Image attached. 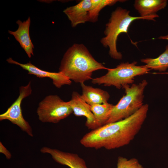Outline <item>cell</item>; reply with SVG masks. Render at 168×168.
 <instances>
[{
    "instance_id": "18",
    "label": "cell",
    "mask_w": 168,
    "mask_h": 168,
    "mask_svg": "<svg viewBox=\"0 0 168 168\" xmlns=\"http://www.w3.org/2000/svg\"><path fill=\"white\" fill-rule=\"evenodd\" d=\"M0 152L3 154L8 159H10L11 157V153L1 142H0Z\"/></svg>"
},
{
    "instance_id": "2",
    "label": "cell",
    "mask_w": 168,
    "mask_h": 168,
    "mask_svg": "<svg viewBox=\"0 0 168 168\" xmlns=\"http://www.w3.org/2000/svg\"><path fill=\"white\" fill-rule=\"evenodd\" d=\"M109 69L96 60L83 44H74L64 53L59 72L71 80L81 84L91 79L93 72Z\"/></svg>"
},
{
    "instance_id": "19",
    "label": "cell",
    "mask_w": 168,
    "mask_h": 168,
    "mask_svg": "<svg viewBox=\"0 0 168 168\" xmlns=\"http://www.w3.org/2000/svg\"><path fill=\"white\" fill-rule=\"evenodd\" d=\"M158 39H159L168 40V33L167 35H165L160 36L158 38Z\"/></svg>"
},
{
    "instance_id": "7",
    "label": "cell",
    "mask_w": 168,
    "mask_h": 168,
    "mask_svg": "<svg viewBox=\"0 0 168 168\" xmlns=\"http://www.w3.org/2000/svg\"><path fill=\"white\" fill-rule=\"evenodd\" d=\"M73 111L68 102L57 95L46 96L39 104L36 113L43 123H57L69 116Z\"/></svg>"
},
{
    "instance_id": "20",
    "label": "cell",
    "mask_w": 168,
    "mask_h": 168,
    "mask_svg": "<svg viewBox=\"0 0 168 168\" xmlns=\"http://www.w3.org/2000/svg\"><path fill=\"white\" fill-rule=\"evenodd\" d=\"M157 73L168 74V72H160V73Z\"/></svg>"
},
{
    "instance_id": "10",
    "label": "cell",
    "mask_w": 168,
    "mask_h": 168,
    "mask_svg": "<svg viewBox=\"0 0 168 168\" xmlns=\"http://www.w3.org/2000/svg\"><path fill=\"white\" fill-rule=\"evenodd\" d=\"M68 102L75 116L86 117V125L89 128L94 130L99 127L91 110L90 105L83 99L81 95L77 92L73 91L71 99Z\"/></svg>"
},
{
    "instance_id": "5",
    "label": "cell",
    "mask_w": 168,
    "mask_h": 168,
    "mask_svg": "<svg viewBox=\"0 0 168 168\" xmlns=\"http://www.w3.org/2000/svg\"><path fill=\"white\" fill-rule=\"evenodd\" d=\"M134 61L120 63L114 68H109L104 75L92 79L93 84L113 86L120 89L125 85L133 84L136 77L148 73L151 70L143 66H137Z\"/></svg>"
},
{
    "instance_id": "17",
    "label": "cell",
    "mask_w": 168,
    "mask_h": 168,
    "mask_svg": "<svg viewBox=\"0 0 168 168\" xmlns=\"http://www.w3.org/2000/svg\"><path fill=\"white\" fill-rule=\"evenodd\" d=\"M117 168H143L142 165L135 158L129 159L122 156L118 157Z\"/></svg>"
},
{
    "instance_id": "4",
    "label": "cell",
    "mask_w": 168,
    "mask_h": 168,
    "mask_svg": "<svg viewBox=\"0 0 168 168\" xmlns=\"http://www.w3.org/2000/svg\"><path fill=\"white\" fill-rule=\"evenodd\" d=\"M147 84L146 80L144 79L138 84L123 86L125 95L114 105L106 124L127 118L138 111L143 105V93Z\"/></svg>"
},
{
    "instance_id": "11",
    "label": "cell",
    "mask_w": 168,
    "mask_h": 168,
    "mask_svg": "<svg viewBox=\"0 0 168 168\" xmlns=\"http://www.w3.org/2000/svg\"><path fill=\"white\" fill-rule=\"evenodd\" d=\"M40 151L42 153L50 154L55 161L70 168H87L84 160L77 154L65 152L46 147H42Z\"/></svg>"
},
{
    "instance_id": "14",
    "label": "cell",
    "mask_w": 168,
    "mask_h": 168,
    "mask_svg": "<svg viewBox=\"0 0 168 168\" xmlns=\"http://www.w3.org/2000/svg\"><path fill=\"white\" fill-rule=\"evenodd\" d=\"M166 0H136L133 6L140 16L144 17L156 14L167 6Z\"/></svg>"
},
{
    "instance_id": "16",
    "label": "cell",
    "mask_w": 168,
    "mask_h": 168,
    "mask_svg": "<svg viewBox=\"0 0 168 168\" xmlns=\"http://www.w3.org/2000/svg\"><path fill=\"white\" fill-rule=\"evenodd\" d=\"M113 106L108 102L90 105L91 110L99 127L106 124Z\"/></svg>"
},
{
    "instance_id": "9",
    "label": "cell",
    "mask_w": 168,
    "mask_h": 168,
    "mask_svg": "<svg viewBox=\"0 0 168 168\" xmlns=\"http://www.w3.org/2000/svg\"><path fill=\"white\" fill-rule=\"evenodd\" d=\"M6 61L9 63L20 66L23 69L27 71L29 74L35 75L39 78H50L52 80L53 84L58 88H60L64 85H71L72 83L71 80L59 72H53L44 71L37 68L30 62L21 63L14 60L11 58L7 59Z\"/></svg>"
},
{
    "instance_id": "8",
    "label": "cell",
    "mask_w": 168,
    "mask_h": 168,
    "mask_svg": "<svg viewBox=\"0 0 168 168\" xmlns=\"http://www.w3.org/2000/svg\"><path fill=\"white\" fill-rule=\"evenodd\" d=\"M19 91V95L16 100L4 113L0 115V120H8L18 126L29 135L33 137L31 127L24 118L21 106L23 100L32 93L31 82L25 86H20Z\"/></svg>"
},
{
    "instance_id": "6",
    "label": "cell",
    "mask_w": 168,
    "mask_h": 168,
    "mask_svg": "<svg viewBox=\"0 0 168 168\" xmlns=\"http://www.w3.org/2000/svg\"><path fill=\"white\" fill-rule=\"evenodd\" d=\"M125 0H83L77 4L67 7L63 12L74 27L86 22H95L98 20L100 11L107 6H111L117 2Z\"/></svg>"
},
{
    "instance_id": "3",
    "label": "cell",
    "mask_w": 168,
    "mask_h": 168,
    "mask_svg": "<svg viewBox=\"0 0 168 168\" xmlns=\"http://www.w3.org/2000/svg\"><path fill=\"white\" fill-rule=\"evenodd\" d=\"M130 11L121 7H117L113 11L108 22L105 25V36L102 38L100 42L103 46L109 48V54L113 58L121 60L122 55L117 48V42L119 35L123 33H127L131 24L134 21L143 19L155 21L158 17L157 14L142 17L134 16L130 15Z\"/></svg>"
},
{
    "instance_id": "13",
    "label": "cell",
    "mask_w": 168,
    "mask_h": 168,
    "mask_svg": "<svg viewBox=\"0 0 168 168\" xmlns=\"http://www.w3.org/2000/svg\"><path fill=\"white\" fill-rule=\"evenodd\" d=\"M82 90V97L90 105L108 102L110 96L106 91L99 88L81 84Z\"/></svg>"
},
{
    "instance_id": "12",
    "label": "cell",
    "mask_w": 168,
    "mask_h": 168,
    "mask_svg": "<svg viewBox=\"0 0 168 168\" xmlns=\"http://www.w3.org/2000/svg\"><path fill=\"white\" fill-rule=\"evenodd\" d=\"M31 20L29 17L23 21L18 20L16 22L18 25L17 30L15 31L8 30V33L13 36L19 43L21 47L24 49L28 56L31 58L34 55V46L30 39L29 30Z\"/></svg>"
},
{
    "instance_id": "15",
    "label": "cell",
    "mask_w": 168,
    "mask_h": 168,
    "mask_svg": "<svg viewBox=\"0 0 168 168\" xmlns=\"http://www.w3.org/2000/svg\"><path fill=\"white\" fill-rule=\"evenodd\" d=\"M141 61L149 69L160 72L165 71L168 68V45L166 46L165 51L157 58H142Z\"/></svg>"
},
{
    "instance_id": "1",
    "label": "cell",
    "mask_w": 168,
    "mask_h": 168,
    "mask_svg": "<svg viewBox=\"0 0 168 168\" xmlns=\"http://www.w3.org/2000/svg\"><path fill=\"white\" fill-rule=\"evenodd\" d=\"M149 105L146 104L130 117L107 124L92 130L82 138L84 147L107 150L117 148L128 144L141 129L147 117Z\"/></svg>"
}]
</instances>
